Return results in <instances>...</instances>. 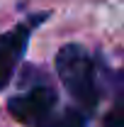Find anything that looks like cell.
<instances>
[{"mask_svg": "<svg viewBox=\"0 0 124 127\" xmlns=\"http://www.w3.org/2000/svg\"><path fill=\"white\" fill-rule=\"evenodd\" d=\"M56 71L66 91L83 110L90 112L97 108L100 93L95 81V61L80 44H66L56 54Z\"/></svg>", "mask_w": 124, "mask_h": 127, "instance_id": "6da1fadb", "label": "cell"}, {"mask_svg": "<svg viewBox=\"0 0 124 127\" xmlns=\"http://www.w3.org/2000/svg\"><path fill=\"white\" fill-rule=\"evenodd\" d=\"M56 93L49 86H34L32 91L7 100V110L24 127H59L56 120Z\"/></svg>", "mask_w": 124, "mask_h": 127, "instance_id": "7a4b0ae2", "label": "cell"}, {"mask_svg": "<svg viewBox=\"0 0 124 127\" xmlns=\"http://www.w3.org/2000/svg\"><path fill=\"white\" fill-rule=\"evenodd\" d=\"M59 127H85V120H83V115L78 110H66Z\"/></svg>", "mask_w": 124, "mask_h": 127, "instance_id": "5b68a950", "label": "cell"}, {"mask_svg": "<svg viewBox=\"0 0 124 127\" xmlns=\"http://www.w3.org/2000/svg\"><path fill=\"white\" fill-rule=\"evenodd\" d=\"M41 20H44V15L34 17L29 22H22V25H17L15 30L5 32V34L0 37V91L10 83L12 73H15V66L20 64L24 49H27L32 30H34V25L41 22Z\"/></svg>", "mask_w": 124, "mask_h": 127, "instance_id": "3957f363", "label": "cell"}, {"mask_svg": "<svg viewBox=\"0 0 124 127\" xmlns=\"http://www.w3.org/2000/svg\"><path fill=\"white\" fill-rule=\"evenodd\" d=\"M105 127H124V71L117 81L114 100H112V108L105 117Z\"/></svg>", "mask_w": 124, "mask_h": 127, "instance_id": "277c9868", "label": "cell"}]
</instances>
